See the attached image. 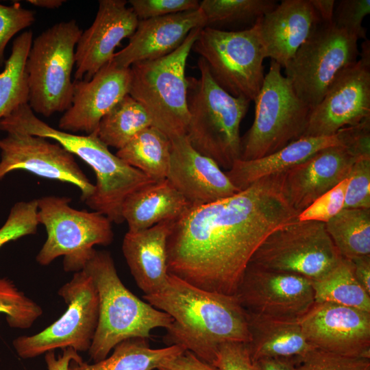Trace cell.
<instances>
[{"instance_id":"cell-1","label":"cell","mask_w":370,"mask_h":370,"mask_svg":"<svg viewBox=\"0 0 370 370\" xmlns=\"http://www.w3.org/2000/svg\"><path fill=\"white\" fill-rule=\"evenodd\" d=\"M298 214L286 196L282 173L227 198L192 206L169 236V273L201 289L234 295L257 249Z\"/></svg>"},{"instance_id":"cell-2","label":"cell","mask_w":370,"mask_h":370,"mask_svg":"<svg viewBox=\"0 0 370 370\" xmlns=\"http://www.w3.org/2000/svg\"><path fill=\"white\" fill-rule=\"evenodd\" d=\"M143 299L172 319L167 345H179L212 365L226 342L249 341L246 314L235 295L208 291L169 274L159 292Z\"/></svg>"},{"instance_id":"cell-3","label":"cell","mask_w":370,"mask_h":370,"mask_svg":"<svg viewBox=\"0 0 370 370\" xmlns=\"http://www.w3.org/2000/svg\"><path fill=\"white\" fill-rule=\"evenodd\" d=\"M0 123L33 136L54 140L88 164L95 172L96 184L92 195L85 203L112 223L124 222L121 208L129 195L154 182L112 153L108 147L100 140L97 132L82 136L56 129L38 118L28 104L18 107L2 118Z\"/></svg>"},{"instance_id":"cell-4","label":"cell","mask_w":370,"mask_h":370,"mask_svg":"<svg viewBox=\"0 0 370 370\" xmlns=\"http://www.w3.org/2000/svg\"><path fill=\"white\" fill-rule=\"evenodd\" d=\"M99 297V319L88 355L103 360L119 343L132 338L148 339L153 330L167 329L172 319L133 294L121 280L110 252L93 249L82 264Z\"/></svg>"},{"instance_id":"cell-5","label":"cell","mask_w":370,"mask_h":370,"mask_svg":"<svg viewBox=\"0 0 370 370\" xmlns=\"http://www.w3.org/2000/svg\"><path fill=\"white\" fill-rule=\"evenodd\" d=\"M199 77H187L189 114L186 137L199 153L230 169L240 159V126L250 101L234 97L212 77L205 61L197 62Z\"/></svg>"},{"instance_id":"cell-6","label":"cell","mask_w":370,"mask_h":370,"mask_svg":"<svg viewBox=\"0 0 370 370\" xmlns=\"http://www.w3.org/2000/svg\"><path fill=\"white\" fill-rule=\"evenodd\" d=\"M201 29H193L170 54L130 67L129 95L145 108L152 126L170 140L186 134L189 114L186 64Z\"/></svg>"},{"instance_id":"cell-7","label":"cell","mask_w":370,"mask_h":370,"mask_svg":"<svg viewBox=\"0 0 370 370\" xmlns=\"http://www.w3.org/2000/svg\"><path fill=\"white\" fill-rule=\"evenodd\" d=\"M82 32L71 19L54 24L32 41L25 69L34 112L49 117L71 107L75 51Z\"/></svg>"},{"instance_id":"cell-8","label":"cell","mask_w":370,"mask_h":370,"mask_svg":"<svg viewBox=\"0 0 370 370\" xmlns=\"http://www.w3.org/2000/svg\"><path fill=\"white\" fill-rule=\"evenodd\" d=\"M281 68L271 60L254 100V122L241 136L240 160L264 157L303 136L311 109L298 97Z\"/></svg>"},{"instance_id":"cell-9","label":"cell","mask_w":370,"mask_h":370,"mask_svg":"<svg viewBox=\"0 0 370 370\" xmlns=\"http://www.w3.org/2000/svg\"><path fill=\"white\" fill-rule=\"evenodd\" d=\"M71 199L55 195L37 199V218L44 225L47 238L36 260L42 266L64 256L65 271L77 272L95 245L107 246L114 239L112 222L94 211L79 210L70 206Z\"/></svg>"},{"instance_id":"cell-10","label":"cell","mask_w":370,"mask_h":370,"mask_svg":"<svg viewBox=\"0 0 370 370\" xmlns=\"http://www.w3.org/2000/svg\"><path fill=\"white\" fill-rule=\"evenodd\" d=\"M192 50L205 61L223 89L234 97L254 101L264 82L266 58L257 23L241 30L203 27Z\"/></svg>"},{"instance_id":"cell-11","label":"cell","mask_w":370,"mask_h":370,"mask_svg":"<svg viewBox=\"0 0 370 370\" xmlns=\"http://www.w3.org/2000/svg\"><path fill=\"white\" fill-rule=\"evenodd\" d=\"M358 40L333 22H321L284 67L295 93L311 110L336 76L357 61Z\"/></svg>"},{"instance_id":"cell-12","label":"cell","mask_w":370,"mask_h":370,"mask_svg":"<svg viewBox=\"0 0 370 370\" xmlns=\"http://www.w3.org/2000/svg\"><path fill=\"white\" fill-rule=\"evenodd\" d=\"M342 258L324 223L297 219L272 232L249 264L314 280L325 275Z\"/></svg>"},{"instance_id":"cell-13","label":"cell","mask_w":370,"mask_h":370,"mask_svg":"<svg viewBox=\"0 0 370 370\" xmlns=\"http://www.w3.org/2000/svg\"><path fill=\"white\" fill-rule=\"evenodd\" d=\"M58 294L67 305L64 314L43 330L13 340L21 358H33L56 349L89 350L99 319V297L91 278L84 271L75 272Z\"/></svg>"},{"instance_id":"cell-14","label":"cell","mask_w":370,"mask_h":370,"mask_svg":"<svg viewBox=\"0 0 370 370\" xmlns=\"http://www.w3.org/2000/svg\"><path fill=\"white\" fill-rule=\"evenodd\" d=\"M0 130L6 134L0 138V180L12 171L23 170L76 186L84 202L92 195L95 184L81 169L75 156L59 143L2 123Z\"/></svg>"},{"instance_id":"cell-15","label":"cell","mask_w":370,"mask_h":370,"mask_svg":"<svg viewBox=\"0 0 370 370\" xmlns=\"http://www.w3.org/2000/svg\"><path fill=\"white\" fill-rule=\"evenodd\" d=\"M360 58L335 78L319 103L311 110L302 137L330 136L370 118V42Z\"/></svg>"},{"instance_id":"cell-16","label":"cell","mask_w":370,"mask_h":370,"mask_svg":"<svg viewBox=\"0 0 370 370\" xmlns=\"http://www.w3.org/2000/svg\"><path fill=\"white\" fill-rule=\"evenodd\" d=\"M245 312L298 320L314 303L311 280L248 264L234 295Z\"/></svg>"},{"instance_id":"cell-17","label":"cell","mask_w":370,"mask_h":370,"mask_svg":"<svg viewBox=\"0 0 370 370\" xmlns=\"http://www.w3.org/2000/svg\"><path fill=\"white\" fill-rule=\"evenodd\" d=\"M298 322L313 347L370 358V312L331 302H314Z\"/></svg>"},{"instance_id":"cell-18","label":"cell","mask_w":370,"mask_h":370,"mask_svg":"<svg viewBox=\"0 0 370 370\" xmlns=\"http://www.w3.org/2000/svg\"><path fill=\"white\" fill-rule=\"evenodd\" d=\"M124 0H100L92 25L83 31L75 51V81L89 80L110 62L115 49L135 32L138 18Z\"/></svg>"},{"instance_id":"cell-19","label":"cell","mask_w":370,"mask_h":370,"mask_svg":"<svg viewBox=\"0 0 370 370\" xmlns=\"http://www.w3.org/2000/svg\"><path fill=\"white\" fill-rule=\"evenodd\" d=\"M130 69L110 62L89 80L73 81L71 107L61 116L59 130L96 132L101 119L129 94Z\"/></svg>"},{"instance_id":"cell-20","label":"cell","mask_w":370,"mask_h":370,"mask_svg":"<svg viewBox=\"0 0 370 370\" xmlns=\"http://www.w3.org/2000/svg\"><path fill=\"white\" fill-rule=\"evenodd\" d=\"M171 142L166 179L191 206L212 203L239 192L225 172L213 160L196 151L186 136Z\"/></svg>"},{"instance_id":"cell-21","label":"cell","mask_w":370,"mask_h":370,"mask_svg":"<svg viewBox=\"0 0 370 370\" xmlns=\"http://www.w3.org/2000/svg\"><path fill=\"white\" fill-rule=\"evenodd\" d=\"M359 158L344 145L332 146L283 173V186L290 204L299 213L307 208L348 177Z\"/></svg>"},{"instance_id":"cell-22","label":"cell","mask_w":370,"mask_h":370,"mask_svg":"<svg viewBox=\"0 0 370 370\" xmlns=\"http://www.w3.org/2000/svg\"><path fill=\"white\" fill-rule=\"evenodd\" d=\"M206 27L199 8L164 16L139 20L128 44L110 62L122 68L167 56L176 50L195 29Z\"/></svg>"},{"instance_id":"cell-23","label":"cell","mask_w":370,"mask_h":370,"mask_svg":"<svg viewBox=\"0 0 370 370\" xmlns=\"http://www.w3.org/2000/svg\"><path fill=\"white\" fill-rule=\"evenodd\" d=\"M321 23L310 0H283L257 23L265 58L285 67Z\"/></svg>"},{"instance_id":"cell-24","label":"cell","mask_w":370,"mask_h":370,"mask_svg":"<svg viewBox=\"0 0 370 370\" xmlns=\"http://www.w3.org/2000/svg\"><path fill=\"white\" fill-rule=\"evenodd\" d=\"M175 221H162L141 231H128L123 238L124 258L144 295L159 292L167 282V241Z\"/></svg>"},{"instance_id":"cell-25","label":"cell","mask_w":370,"mask_h":370,"mask_svg":"<svg viewBox=\"0 0 370 370\" xmlns=\"http://www.w3.org/2000/svg\"><path fill=\"white\" fill-rule=\"evenodd\" d=\"M336 145H343L339 131L330 136L301 137L264 157L238 159L225 173L232 184L243 190L263 177L284 173L323 149Z\"/></svg>"},{"instance_id":"cell-26","label":"cell","mask_w":370,"mask_h":370,"mask_svg":"<svg viewBox=\"0 0 370 370\" xmlns=\"http://www.w3.org/2000/svg\"><path fill=\"white\" fill-rule=\"evenodd\" d=\"M191 206L166 180L145 185L124 200L121 214L128 231L148 229L165 221H176Z\"/></svg>"},{"instance_id":"cell-27","label":"cell","mask_w":370,"mask_h":370,"mask_svg":"<svg viewBox=\"0 0 370 370\" xmlns=\"http://www.w3.org/2000/svg\"><path fill=\"white\" fill-rule=\"evenodd\" d=\"M252 359H297L313 347L306 340L298 320L260 317L245 312Z\"/></svg>"},{"instance_id":"cell-28","label":"cell","mask_w":370,"mask_h":370,"mask_svg":"<svg viewBox=\"0 0 370 370\" xmlns=\"http://www.w3.org/2000/svg\"><path fill=\"white\" fill-rule=\"evenodd\" d=\"M185 350L175 345L151 348L148 339L132 338L117 344L110 356L99 362L72 361L69 370H157Z\"/></svg>"},{"instance_id":"cell-29","label":"cell","mask_w":370,"mask_h":370,"mask_svg":"<svg viewBox=\"0 0 370 370\" xmlns=\"http://www.w3.org/2000/svg\"><path fill=\"white\" fill-rule=\"evenodd\" d=\"M171 147L170 138L158 128L150 126L119 149L116 156L158 182L166 178Z\"/></svg>"},{"instance_id":"cell-30","label":"cell","mask_w":370,"mask_h":370,"mask_svg":"<svg viewBox=\"0 0 370 370\" xmlns=\"http://www.w3.org/2000/svg\"><path fill=\"white\" fill-rule=\"evenodd\" d=\"M33 41V33L26 30L13 41L11 53L0 73V120L18 107L28 104L29 88L25 63Z\"/></svg>"},{"instance_id":"cell-31","label":"cell","mask_w":370,"mask_h":370,"mask_svg":"<svg viewBox=\"0 0 370 370\" xmlns=\"http://www.w3.org/2000/svg\"><path fill=\"white\" fill-rule=\"evenodd\" d=\"M325 224L343 258L370 256V209L343 208Z\"/></svg>"},{"instance_id":"cell-32","label":"cell","mask_w":370,"mask_h":370,"mask_svg":"<svg viewBox=\"0 0 370 370\" xmlns=\"http://www.w3.org/2000/svg\"><path fill=\"white\" fill-rule=\"evenodd\" d=\"M150 126L152 123L145 108L128 94L101 119L97 134L107 147L119 150Z\"/></svg>"},{"instance_id":"cell-33","label":"cell","mask_w":370,"mask_h":370,"mask_svg":"<svg viewBox=\"0 0 370 370\" xmlns=\"http://www.w3.org/2000/svg\"><path fill=\"white\" fill-rule=\"evenodd\" d=\"M314 302H331L370 312V295L356 280L350 262L342 258L323 277L311 280Z\"/></svg>"},{"instance_id":"cell-34","label":"cell","mask_w":370,"mask_h":370,"mask_svg":"<svg viewBox=\"0 0 370 370\" xmlns=\"http://www.w3.org/2000/svg\"><path fill=\"white\" fill-rule=\"evenodd\" d=\"M278 4L274 0H203L199 8L206 27L219 29L236 25L253 27Z\"/></svg>"},{"instance_id":"cell-35","label":"cell","mask_w":370,"mask_h":370,"mask_svg":"<svg viewBox=\"0 0 370 370\" xmlns=\"http://www.w3.org/2000/svg\"><path fill=\"white\" fill-rule=\"evenodd\" d=\"M42 312L41 306L18 290L11 280L0 278V313L5 314L10 328H30Z\"/></svg>"},{"instance_id":"cell-36","label":"cell","mask_w":370,"mask_h":370,"mask_svg":"<svg viewBox=\"0 0 370 370\" xmlns=\"http://www.w3.org/2000/svg\"><path fill=\"white\" fill-rule=\"evenodd\" d=\"M37 199L16 202L0 227V248L21 237L35 234L39 225Z\"/></svg>"},{"instance_id":"cell-37","label":"cell","mask_w":370,"mask_h":370,"mask_svg":"<svg viewBox=\"0 0 370 370\" xmlns=\"http://www.w3.org/2000/svg\"><path fill=\"white\" fill-rule=\"evenodd\" d=\"M294 370H370V358L344 356L312 348L295 359Z\"/></svg>"},{"instance_id":"cell-38","label":"cell","mask_w":370,"mask_h":370,"mask_svg":"<svg viewBox=\"0 0 370 370\" xmlns=\"http://www.w3.org/2000/svg\"><path fill=\"white\" fill-rule=\"evenodd\" d=\"M348 178L343 208L370 209V156L358 158Z\"/></svg>"},{"instance_id":"cell-39","label":"cell","mask_w":370,"mask_h":370,"mask_svg":"<svg viewBox=\"0 0 370 370\" xmlns=\"http://www.w3.org/2000/svg\"><path fill=\"white\" fill-rule=\"evenodd\" d=\"M370 13V0H341L336 3L333 23L358 40H367L364 18Z\"/></svg>"},{"instance_id":"cell-40","label":"cell","mask_w":370,"mask_h":370,"mask_svg":"<svg viewBox=\"0 0 370 370\" xmlns=\"http://www.w3.org/2000/svg\"><path fill=\"white\" fill-rule=\"evenodd\" d=\"M349 178L318 197L307 208L299 213V221L327 223L344 208L345 196Z\"/></svg>"},{"instance_id":"cell-41","label":"cell","mask_w":370,"mask_h":370,"mask_svg":"<svg viewBox=\"0 0 370 370\" xmlns=\"http://www.w3.org/2000/svg\"><path fill=\"white\" fill-rule=\"evenodd\" d=\"M34 12L20 3L10 5L0 3V67L5 63V49L9 41L19 32L35 21Z\"/></svg>"},{"instance_id":"cell-42","label":"cell","mask_w":370,"mask_h":370,"mask_svg":"<svg viewBox=\"0 0 370 370\" xmlns=\"http://www.w3.org/2000/svg\"><path fill=\"white\" fill-rule=\"evenodd\" d=\"M218 370H260L251 357L247 343L226 342L217 349L212 363Z\"/></svg>"},{"instance_id":"cell-43","label":"cell","mask_w":370,"mask_h":370,"mask_svg":"<svg viewBox=\"0 0 370 370\" xmlns=\"http://www.w3.org/2000/svg\"><path fill=\"white\" fill-rule=\"evenodd\" d=\"M138 20L164 16L199 8L197 0H130Z\"/></svg>"},{"instance_id":"cell-44","label":"cell","mask_w":370,"mask_h":370,"mask_svg":"<svg viewBox=\"0 0 370 370\" xmlns=\"http://www.w3.org/2000/svg\"><path fill=\"white\" fill-rule=\"evenodd\" d=\"M157 370H218L192 352L185 350Z\"/></svg>"},{"instance_id":"cell-45","label":"cell","mask_w":370,"mask_h":370,"mask_svg":"<svg viewBox=\"0 0 370 370\" xmlns=\"http://www.w3.org/2000/svg\"><path fill=\"white\" fill-rule=\"evenodd\" d=\"M62 354L56 356L55 351H50L45 354V361L47 370H69V365L72 361L79 362L83 360L79 352L71 347L62 349Z\"/></svg>"},{"instance_id":"cell-46","label":"cell","mask_w":370,"mask_h":370,"mask_svg":"<svg viewBox=\"0 0 370 370\" xmlns=\"http://www.w3.org/2000/svg\"><path fill=\"white\" fill-rule=\"evenodd\" d=\"M349 260L356 280L370 295V256H360Z\"/></svg>"},{"instance_id":"cell-47","label":"cell","mask_w":370,"mask_h":370,"mask_svg":"<svg viewBox=\"0 0 370 370\" xmlns=\"http://www.w3.org/2000/svg\"><path fill=\"white\" fill-rule=\"evenodd\" d=\"M322 23L333 22L334 0H310Z\"/></svg>"},{"instance_id":"cell-48","label":"cell","mask_w":370,"mask_h":370,"mask_svg":"<svg viewBox=\"0 0 370 370\" xmlns=\"http://www.w3.org/2000/svg\"><path fill=\"white\" fill-rule=\"evenodd\" d=\"M295 359L268 358L258 361L260 370H294Z\"/></svg>"},{"instance_id":"cell-49","label":"cell","mask_w":370,"mask_h":370,"mask_svg":"<svg viewBox=\"0 0 370 370\" xmlns=\"http://www.w3.org/2000/svg\"><path fill=\"white\" fill-rule=\"evenodd\" d=\"M29 3L43 8L57 9L66 2L64 0H28Z\"/></svg>"}]
</instances>
